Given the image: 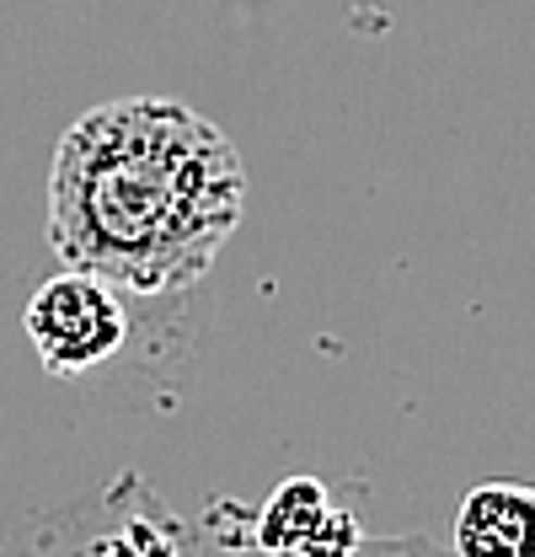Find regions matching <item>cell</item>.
Here are the masks:
<instances>
[{"label": "cell", "instance_id": "5b68a950", "mask_svg": "<svg viewBox=\"0 0 535 557\" xmlns=\"http://www.w3.org/2000/svg\"><path fill=\"white\" fill-rule=\"evenodd\" d=\"M353 557H456V553L434 547L428 536H364Z\"/></svg>", "mask_w": 535, "mask_h": 557}, {"label": "cell", "instance_id": "8992f818", "mask_svg": "<svg viewBox=\"0 0 535 557\" xmlns=\"http://www.w3.org/2000/svg\"><path fill=\"white\" fill-rule=\"evenodd\" d=\"M80 557H108V553H80Z\"/></svg>", "mask_w": 535, "mask_h": 557}, {"label": "cell", "instance_id": "3957f363", "mask_svg": "<svg viewBox=\"0 0 535 557\" xmlns=\"http://www.w3.org/2000/svg\"><path fill=\"white\" fill-rule=\"evenodd\" d=\"M364 542L359 520L337 509L316 478H289L252 515V547L268 557H353Z\"/></svg>", "mask_w": 535, "mask_h": 557}, {"label": "cell", "instance_id": "7a4b0ae2", "mask_svg": "<svg viewBox=\"0 0 535 557\" xmlns=\"http://www.w3.org/2000/svg\"><path fill=\"white\" fill-rule=\"evenodd\" d=\"M129 289L91 269H60L43 278L22 311V333L38 348L49 375H86L108 364L119 348L129 344Z\"/></svg>", "mask_w": 535, "mask_h": 557}, {"label": "cell", "instance_id": "6da1fadb", "mask_svg": "<svg viewBox=\"0 0 535 557\" xmlns=\"http://www.w3.org/2000/svg\"><path fill=\"white\" fill-rule=\"evenodd\" d=\"M247 209V166L220 124L172 97H119L65 129L49 172V242L65 269L129 295L199 284Z\"/></svg>", "mask_w": 535, "mask_h": 557}, {"label": "cell", "instance_id": "277c9868", "mask_svg": "<svg viewBox=\"0 0 535 557\" xmlns=\"http://www.w3.org/2000/svg\"><path fill=\"white\" fill-rule=\"evenodd\" d=\"M456 557H535V487L482 483L456 509Z\"/></svg>", "mask_w": 535, "mask_h": 557}]
</instances>
